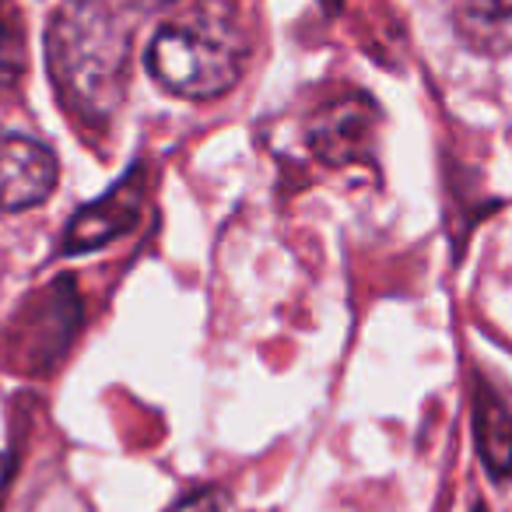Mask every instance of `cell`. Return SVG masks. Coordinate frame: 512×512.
I'll return each mask as SVG.
<instances>
[{"mask_svg": "<svg viewBox=\"0 0 512 512\" xmlns=\"http://www.w3.org/2000/svg\"><path fill=\"white\" fill-rule=\"evenodd\" d=\"M57 179V155L43 141L0 130V211H25L43 204Z\"/></svg>", "mask_w": 512, "mask_h": 512, "instance_id": "6", "label": "cell"}, {"mask_svg": "<svg viewBox=\"0 0 512 512\" xmlns=\"http://www.w3.org/2000/svg\"><path fill=\"white\" fill-rule=\"evenodd\" d=\"M169 512H232V498L221 488H200L193 495L179 498Z\"/></svg>", "mask_w": 512, "mask_h": 512, "instance_id": "10", "label": "cell"}, {"mask_svg": "<svg viewBox=\"0 0 512 512\" xmlns=\"http://www.w3.org/2000/svg\"><path fill=\"white\" fill-rule=\"evenodd\" d=\"M78 320H81V302L78 292H74V281H57V285L43 288L18 313L15 323L18 358H25V365L57 362L67 344H71Z\"/></svg>", "mask_w": 512, "mask_h": 512, "instance_id": "5", "label": "cell"}, {"mask_svg": "<svg viewBox=\"0 0 512 512\" xmlns=\"http://www.w3.org/2000/svg\"><path fill=\"white\" fill-rule=\"evenodd\" d=\"M148 193H151L148 162H134V169L120 183H113L99 200L74 211V218L64 228V239H60V253L67 256L92 253V249H102L120 239V235H127L141 221L144 207H148Z\"/></svg>", "mask_w": 512, "mask_h": 512, "instance_id": "4", "label": "cell"}, {"mask_svg": "<svg viewBox=\"0 0 512 512\" xmlns=\"http://www.w3.org/2000/svg\"><path fill=\"white\" fill-rule=\"evenodd\" d=\"M8 477H11V463L8 456H0V502H4V491H8Z\"/></svg>", "mask_w": 512, "mask_h": 512, "instance_id": "11", "label": "cell"}, {"mask_svg": "<svg viewBox=\"0 0 512 512\" xmlns=\"http://www.w3.org/2000/svg\"><path fill=\"white\" fill-rule=\"evenodd\" d=\"M327 8H337V0H327Z\"/></svg>", "mask_w": 512, "mask_h": 512, "instance_id": "14", "label": "cell"}, {"mask_svg": "<svg viewBox=\"0 0 512 512\" xmlns=\"http://www.w3.org/2000/svg\"><path fill=\"white\" fill-rule=\"evenodd\" d=\"M29 71V32L15 0H0V88H11Z\"/></svg>", "mask_w": 512, "mask_h": 512, "instance_id": "9", "label": "cell"}, {"mask_svg": "<svg viewBox=\"0 0 512 512\" xmlns=\"http://www.w3.org/2000/svg\"><path fill=\"white\" fill-rule=\"evenodd\" d=\"M148 74L165 88L190 102H211L232 92L246 67V46L232 25L218 22H169L155 32L144 53Z\"/></svg>", "mask_w": 512, "mask_h": 512, "instance_id": "2", "label": "cell"}, {"mask_svg": "<svg viewBox=\"0 0 512 512\" xmlns=\"http://www.w3.org/2000/svg\"><path fill=\"white\" fill-rule=\"evenodd\" d=\"M470 512H488V505H484V502H474V509H470Z\"/></svg>", "mask_w": 512, "mask_h": 512, "instance_id": "12", "label": "cell"}, {"mask_svg": "<svg viewBox=\"0 0 512 512\" xmlns=\"http://www.w3.org/2000/svg\"><path fill=\"white\" fill-rule=\"evenodd\" d=\"M379 106L365 92H344L316 106L306 123V144L327 169L369 165L376 169Z\"/></svg>", "mask_w": 512, "mask_h": 512, "instance_id": "3", "label": "cell"}, {"mask_svg": "<svg viewBox=\"0 0 512 512\" xmlns=\"http://www.w3.org/2000/svg\"><path fill=\"white\" fill-rule=\"evenodd\" d=\"M453 32L467 50L502 57L512 50V0H442Z\"/></svg>", "mask_w": 512, "mask_h": 512, "instance_id": "8", "label": "cell"}, {"mask_svg": "<svg viewBox=\"0 0 512 512\" xmlns=\"http://www.w3.org/2000/svg\"><path fill=\"white\" fill-rule=\"evenodd\" d=\"M470 418H474V446L484 470L491 474V481L505 484L512 477V397L488 372H474Z\"/></svg>", "mask_w": 512, "mask_h": 512, "instance_id": "7", "label": "cell"}, {"mask_svg": "<svg viewBox=\"0 0 512 512\" xmlns=\"http://www.w3.org/2000/svg\"><path fill=\"white\" fill-rule=\"evenodd\" d=\"M151 4H172V0H151Z\"/></svg>", "mask_w": 512, "mask_h": 512, "instance_id": "13", "label": "cell"}, {"mask_svg": "<svg viewBox=\"0 0 512 512\" xmlns=\"http://www.w3.org/2000/svg\"><path fill=\"white\" fill-rule=\"evenodd\" d=\"M134 25L123 0H60L46 29V64L64 113L106 130L127 99Z\"/></svg>", "mask_w": 512, "mask_h": 512, "instance_id": "1", "label": "cell"}]
</instances>
